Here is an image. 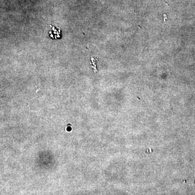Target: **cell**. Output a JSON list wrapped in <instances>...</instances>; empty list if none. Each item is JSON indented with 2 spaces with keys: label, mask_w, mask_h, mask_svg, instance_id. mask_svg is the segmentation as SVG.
<instances>
[{
  "label": "cell",
  "mask_w": 195,
  "mask_h": 195,
  "mask_svg": "<svg viewBox=\"0 0 195 195\" xmlns=\"http://www.w3.org/2000/svg\"><path fill=\"white\" fill-rule=\"evenodd\" d=\"M49 36L53 39H59L61 37V29L52 26V30L49 32Z\"/></svg>",
  "instance_id": "6da1fadb"
}]
</instances>
